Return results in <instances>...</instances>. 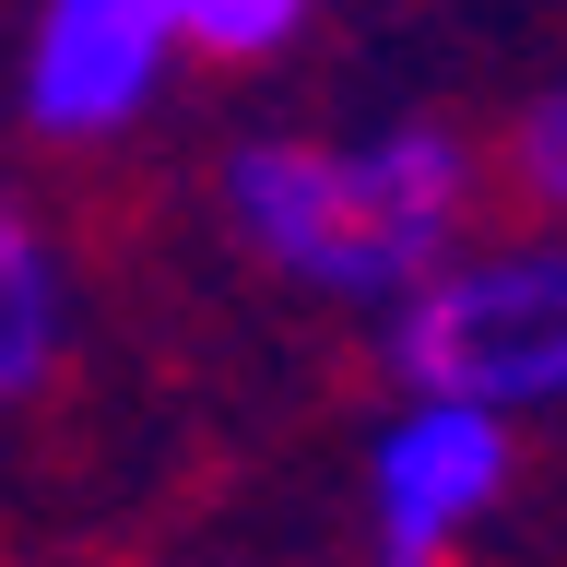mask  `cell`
<instances>
[{
    "label": "cell",
    "mask_w": 567,
    "mask_h": 567,
    "mask_svg": "<svg viewBox=\"0 0 567 567\" xmlns=\"http://www.w3.org/2000/svg\"><path fill=\"white\" fill-rule=\"evenodd\" d=\"M485 202H496L485 142L437 106L367 118V131H237L213 166V213L248 272L367 331L485 225Z\"/></svg>",
    "instance_id": "cell-1"
},
{
    "label": "cell",
    "mask_w": 567,
    "mask_h": 567,
    "mask_svg": "<svg viewBox=\"0 0 567 567\" xmlns=\"http://www.w3.org/2000/svg\"><path fill=\"white\" fill-rule=\"evenodd\" d=\"M379 367H390V390L485 402L508 425L567 414V225H544V213L473 225L379 319Z\"/></svg>",
    "instance_id": "cell-2"
},
{
    "label": "cell",
    "mask_w": 567,
    "mask_h": 567,
    "mask_svg": "<svg viewBox=\"0 0 567 567\" xmlns=\"http://www.w3.org/2000/svg\"><path fill=\"white\" fill-rule=\"evenodd\" d=\"M532 461V425L485 402H437V390H390L367 450H354V544L367 567H461L508 520Z\"/></svg>",
    "instance_id": "cell-3"
},
{
    "label": "cell",
    "mask_w": 567,
    "mask_h": 567,
    "mask_svg": "<svg viewBox=\"0 0 567 567\" xmlns=\"http://www.w3.org/2000/svg\"><path fill=\"white\" fill-rule=\"evenodd\" d=\"M177 35L154 24V0H35L24 60H12V106L48 154H118L154 131L177 95Z\"/></svg>",
    "instance_id": "cell-4"
},
{
    "label": "cell",
    "mask_w": 567,
    "mask_h": 567,
    "mask_svg": "<svg viewBox=\"0 0 567 567\" xmlns=\"http://www.w3.org/2000/svg\"><path fill=\"white\" fill-rule=\"evenodd\" d=\"M71 260L60 237L35 225L12 189H0V414H24V402H48L71 367Z\"/></svg>",
    "instance_id": "cell-5"
},
{
    "label": "cell",
    "mask_w": 567,
    "mask_h": 567,
    "mask_svg": "<svg viewBox=\"0 0 567 567\" xmlns=\"http://www.w3.org/2000/svg\"><path fill=\"white\" fill-rule=\"evenodd\" d=\"M154 24L177 35V60H202V71H272L284 48H308L319 0H154Z\"/></svg>",
    "instance_id": "cell-6"
},
{
    "label": "cell",
    "mask_w": 567,
    "mask_h": 567,
    "mask_svg": "<svg viewBox=\"0 0 567 567\" xmlns=\"http://www.w3.org/2000/svg\"><path fill=\"white\" fill-rule=\"evenodd\" d=\"M496 202L508 213H544V225H567V83H544V95H520V118L496 131Z\"/></svg>",
    "instance_id": "cell-7"
}]
</instances>
